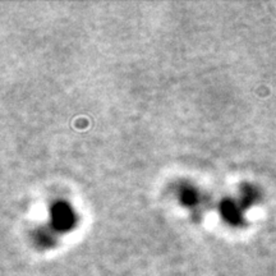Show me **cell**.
I'll return each instance as SVG.
<instances>
[]
</instances>
